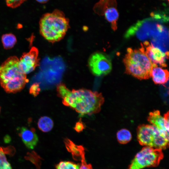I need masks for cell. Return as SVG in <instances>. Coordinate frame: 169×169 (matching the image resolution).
Instances as JSON below:
<instances>
[{
	"label": "cell",
	"mask_w": 169,
	"mask_h": 169,
	"mask_svg": "<svg viewBox=\"0 0 169 169\" xmlns=\"http://www.w3.org/2000/svg\"><path fill=\"white\" fill-rule=\"evenodd\" d=\"M88 63L91 73L97 76L107 75L111 71L112 68L109 57L101 52L92 54L89 58Z\"/></svg>",
	"instance_id": "52a82bcc"
},
{
	"label": "cell",
	"mask_w": 169,
	"mask_h": 169,
	"mask_svg": "<svg viewBox=\"0 0 169 169\" xmlns=\"http://www.w3.org/2000/svg\"><path fill=\"white\" fill-rule=\"evenodd\" d=\"M1 39L3 47L6 49L13 48L17 42L16 37L13 34L10 33L3 34Z\"/></svg>",
	"instance_id": "9a60e30c"
},
{
	"label": "cell",
	"mask_w": 169,
	"mask_h": 169,
	"mask_svg": "<svg viewBox=\"0 0 169 169\" xmlns=\"http://www.w3.org/2000/svg\"><path fill=\"white\" fill-rule=\"evenodd\" d=\"M137 134L138 141L141 145L161 150L168 146L169 140L152 125H139L137 128Z\"/></svg>",
	"instance_id": "5b68a950"
},
{
	"label": "cell",
	"mask_w": 169,
	"mask_h": 169,
	"mask_svg": "<svg viewBox=\"0 0 169 169\" xmlns=\"http://www.w3.org/2000/svg\"><path fill=\"white\" fill-rule=\"evenodd\" d=\"M169 73L166 69L158 67V65L153 64L151 73V77L156 84H164L169 79Z\"/></svg>",
	"instance_id": "4fadbf2b"
},
{
	"label": "cell",
	"mask_w": 169,
	"mask_h": 169,
	"mask_svg": "<svg viewBox=\"0 0 169 169\" xmlns=\"http://www.w3.org/2000/svg\"><path fill=\"white\" fill-rule=\"evenodd\" d=\"M40 91L39 83H35L32 84L29 90L30 94L35 97L37 96L39 94Z\"/></svg>",
	"instance_id": "ffe728a7"
},
{
	"label": "cell",
	"mask_w": 169,
	"mask_h": 169,
	"mask_svg": "<svg viewBox=\"0 0 169 169\" xmlns=\"http://www.w3.org/2000/svg\"><path fill=\"white\" fill-rule=\"evenodd\" d=\"M37 1L39 3H46L48 1L47 0H38Z\"/></svg>",
	"instance_id": "603a6c76"
},
{
	"label": "cell",
	"mask_w": 169,
	"mask_h": 169,
	"mask_svg": "<svg viewBox=\"0 0 169 169\" xmlns=\"http://www.w3.org/2000/svg\"><path fill=\"white\" fill-rule=\"evenodd\" d=\"M39 24L41 34L52 43L61 40L69 28L68 19L63 12L58 10L44 14Z\"/></svg>",
	"instance_id": "3957f363"
},
{
	"label": "cell",
	"mask_w": 169,
	"mask_h": 169,
	"mask_svg": "<svg viewBox=\"0 0 169 169\" xmlns=\"http://www.w3.org/2000/svg\"><path fill=\"white\" fill-rule=\"evenodd\" d=\"M73 157L74 160L81 161V165L79 169H93L91 165L87 164L86 161L84 149L83 146L80 148L78 152Z\"/></svg>",
	"instance_id": "2e32d148"
},
{
	"label": "cell",
	"mask_w": 169,
	"mask_h": 169,
	"mask_svg": "<svg viewBox=\"0 0 169 169\" xmlns=\"http://www.w3.org/2000/svg\"><path fill=\"white\" fill-rule=\"evenodd\" d=\"M162 150L144 147L135 156L127 169H142L157 166L164 157Z\"/></svg>",
	"instance_id": "8992f818"
},
{
	"label": "cell",
	"mask_w": 169,
	"mask_h": 169,
	"mask_svg": "<svg viewBox=\"0 0 169 169\" xmlns=\"http://www.w3.org/2000/svg\"><path fill=\"white\" fill-rule=\"evenodd\" d=\"M146 54L152 63L163 67H166V61L168 54L164 53L158 48L154 46L148 41H145L141 44L140 48Z\"/></svg>",
	"instance_id": "9c48e42d"
},
{
	"label": "cell",
	"mask_w": 169,
	"mask_h": 169,
	"mask_svg": "<svg viewBox=\"0 0 169 169\" xmlns=\"http://www.w3.org/2000/svg\"><path fill=\"white\" fill-rule=\"evenodd\" d=\"M56 90L63 104L79 113L81 116L99 113L104 102L101 93L81 89H69L63 83L59 84Z\"/></svg>",
	"instance_id": "6da1fadb"
},
{
	"label": "cell",
	"mask_w": 169,
	"mask_h": 169,
	"mask_svg": "<svg viewBox=\"0 0 169 169\" xmlns=\"http://www.w3.org/2000/svg\"><path fill=\"white\" fill-rule=\"evenodd\" d=\"M24 1L23 0H7L6 2L8 6L12 8H15L20 5Z\"/></svg>",
	"instance_id": "44dd1931"
},
{
	"label": "cell",
	"mask_w": 169,
	"mask_h": 169,
	"mask_svg": "<svg viewBox=\"0 0 169 169\" xmlns=\"http://www.w3.org/2000/svg\"><path fill=\"white\" fill-rule=\"evenodd\" d=\"M4 148L0 147V169H9L12 168L8 161L5 155L8 153Z\"/></svg>",
	"instance_id": "ac0fdd59"
},
{
	"label": "cell",
	"mask_w": 169,
	"mask_h": 169,
	"mask_svg": "<svg viewBox=\"0 0 169 169\" xmlns=\"http://www.w3.org/2000/svg\"><path fill=\"white\" fill-rule=\"evenodd\" d=\"M127 53L123 59L125 72L140 80L151 78L153 64L141 49H127Z\"/></svg>",
	"instance_id": "277c9868"
},
{
	"label": "cell",
	"mask_w": 169,
	"mask_h": 169,
	"mask_svg": "<svg viewBox=\"0 0 169 169\" xmlns=\"http://www.w3.org/2000/svg\"><path fill=\"white\" fill-rule=\"evenodd\" d=\"M148 121L156 127L162 135L169 140V111L165 114L163 117L159 110H155L149 113Z\"/></svg>",
	"instance_id": "8fae6325"
},
{
	"label": "cell",
	"mask_w": 169,
	"mask_h": 169,
	"mask_svg": "<svg viewBox=\"0 0 169 169\" xmlns=\"http://www.w3.org/2000/svg\"></svg>",
	"instance_id": "cb8c5ba5"
},
{
	"label": "cell",
	"mask_w": 169,
	"mask_h": 169,
	"mask_svg": "<svg viewBox=\"0 0 169 169\" xmlns=\"http://www.w3.org/2000/svg\"><path fill=\"white\" fill-rule=\"evenodd\" d=\"M38 56V50L34 47L28 52L23 53L19 60L18 67L21 71L26 75L34 70L39 65Z\"/></svg>",
	"instance_id": "ba28073f"
},
{
	"label": "cell",
	"mask_w": 169,
	"mask_h": 169,
	"mask_svg": "<svg viewBox=\"0 0 169 169\" xmlns=\"http://www.w3.org/2000/svg\"><path fill=\"white\" fill-rule=\"evenodd\" d=\"M116 136L119 143L123 144L128 143L132 138L131 132L126 129H122L119 131L117 133Z\"/></svg>",
	"instance_id": "e0dca14e"
},
{
	"label": "cell",
	"mask_w": 169,
	"mask_h": 169,
	"mask_svg": "<svg viewBox=\"0 0 169 169\" xmlns=\"http://www.w3.org/2000/svg\"><path fill=\"white\" fill-rule=\"evenodd\" d=\"M85 128V125L80 118L79 120L76 123L74 129L78 132H80L82 131Z\"/></svg>",
	"instance_id": "7402d4cb"
},
{
	"label": "cell",
	"mask_w": 169,
	"mask_h": 169,
	"mask_svg": "<svg viewBox=\"0 0 169 169\" xmlns=\"http://www.w3.org/2000/svg\"><path fill=\"white\" fill-rule=\"evenodd\" d=\"M19 60L16 56H11L0 66V85L7 93L20 91L28 81L26 75L19 68Z\"/></svg>",
	"instance_id": "7a4b0ae2"
},
{
	"label": "cell",
	"mask_w": 169,
	"mask_h": 169,
	"mask_svg": "<svg viewBox=\"0 0 169 169\" xmlns=\"http://www.w3.org/2000/svg\"><path fill=\"white\" fill-rule=\"evenodd\" d=\"M38 126L41 131L44 132L50 131L54 126V122L49 117L44 116L40 117L38 122Z\"/></svg>",
	"instance_id": "5bb4252c"
},
{
	"label": "cell",
	"mask_w": 169,
	"mask_h": 169,
	"mask_svg": "<svg viewBox=\"0 0 169 169\" xmlns=\"http://www.w3.org/2000/svg\"><path fill=\"white\" fill-rule=\"evenodd\" d=\"M96 6L101 10V14L104 15L106 19L111 24L113 30L117 28V22L119 17L118 12L116 9V2L115 0L102 1Z\"/></svg>",
	"instance_id": "30bf717a"
},
{
	"label": "cell",
	"mask_w": 169,
	"mask_h": 169,
	"mask_svg": "<svg viewBox=\"0 0 169 169\" xmlns=\"http://www.w3.org/2000/svg\"><path fill=\"white\" fill-rule=\"evenodd\" d=\"M80 165L70 161H61L56 166V169H79Z\"/></svg>",
	"instance_id": "d6986e66"
},
{
	"label": "cell",
	"mask_w": 169,
	"mask_h": 169,
	"mask_svg": "<svg viewBox=\"0 0 169 169\" xmlns=\"http://www.w3.org/2000/svg\"><path fill=\"white\" fill-rule=\"evenodd\" d=\"M17 131L19 136L26 147L29 149H33L38 141L34 128H28L23 126L18 128Z\"/></svg>",
	"instance_id": "7c38bea8"
}]
</instances>
